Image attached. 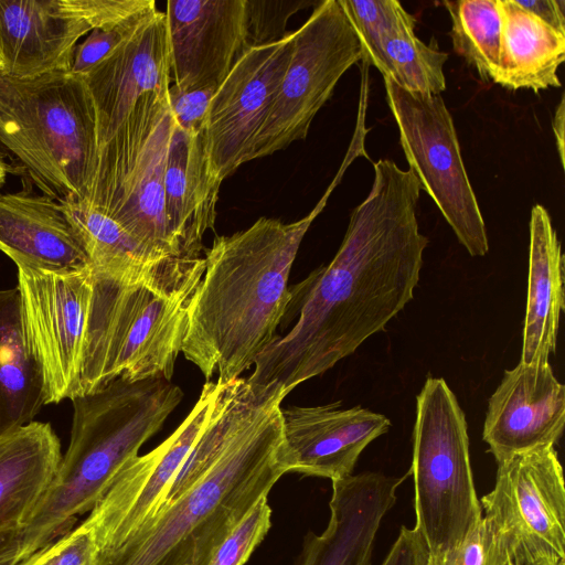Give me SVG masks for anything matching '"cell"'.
I'll return each instance as SVG.
<instances>
[{"label":"cell","mask_w":565,"mask_h":565,"mask_svg":"<svg viewBox=\"0 0 565 565\" xmlns=\"http://www.w3.org/2000/svg\"><path fill=\"white\" fill-rule=\"evenodd\" d=\"M511 565H513V564H511Z\"/></svg>","instance_id":"7bdbcfd3"},{"label":"cell","mask_w":565,"mask_h":565,"mask_svg":"<svg viewBox=\"0 0 565 565\" xmlns=\"http://www.w3.org/2000/svg\"><path fill=\"white\" fill-rule=\"evenodd\" d=\"M50 423L35 422L0 435V531L30 521L62 459Z\"/></svg>","instance_id":"cb8c5ba5"},{"label":"cell","mask_w":565,"mask_h":565,"mask_svg":"<svg viewBox=\"0 0 565 565\" xmlns=\"http://www.w3.org/2000/svg\"><path fill=\"white\" fill-rule=\"evenodd\" d=\"M428 557L419 532L415 527L402 526L381 565H427Z\"/></svg>","instance_id":"8d00e7d4"},{"label":"cell","mask_w":565,"mask_h":565,"mask_svg":"<svg viewBox=\"0 0 565 565\" xmlns=\"http://www.w3.org/2000/svg\"><path fill=\"white\" fill-rule=\"evenodd\" d=\"M0 250L17 267L72 271L90 266L64 204L26 188L0 194Z\"/></svg>","instance_id":"7402d4cb"},{"label":"cell","mask_w":565,"mask_h":565,"mask_svg":"<svg viewBox=\"0 0 565 565\" xmlns=\"http://www.w3.org/2000/svg\"><path fill=\"white\" fill-rule=\"evenodd\" d=\"M270 526L271 508L264 495L222 541L209 565H245Z\"/></svg>","instance_id":"d6a6232c"},{"label":"cell","mask_w":565,"mask_h":565,"mask_svg":"<svg viewBox=\"0 0 565 565\" xmlns=\"http://www.w3.org/2000/svg\"><path fill=\"white\" fill-rule=\"evenodd\" d=\"M329 195L296 222L260 217L246 230L215 236L205 249L181 352L206 381L215 373L222 383L242 377L278 337L294 297L292 264Z\"/></svg>","instance_id":"7a4b0ae2"},{"label":"cell","mask_w":565,"mask_h":565,"mask_svg":"<svg viewBox=\"0 0 565 565\" xmlns=\"http://www.w3.org/2000/svg\"><path fill=\"white\" fill-rule=\"evenodd\" d=\"M221 183L210 167L204 131H186L173 120L164 172V212L177 257H203L202 241L205 232L214 228Z\"/></svg>","instance_id":"44dd1931"},{"label":"cell","mask_w":565,"mask_h":565,"mask_svg":"<svg viewBox=\"0 0 565 565\" xmlns=\"http://www.w3.org/2000/svg\"><path fill=\"white\" fill-rule=\"evenodd\" d=\"M451 20L454 51L482 81H494L500 67L502 22L499 0L443 1Z\"/></svg>","instance_id":"83f0119b"},{"label":"cell","mask_w":565,"mask_h":565,"mask_svg":"<svg viewBox=\"0 0 565 565\" xmlns=\"http://www.w3.org/2000/svg\"><path fill=\"white\" fill-rule=\"evenodd\" d=\"M415 529L430 556L459 544L482 518L468 425L448 384L427 377L416 397L412 463Z\"/></svg>","instance_id":"52a82bcc"},{"label":"cell","mask_w":565,"mask_h":565,"mask_svg":"<svg viewBox=\"0 0 565 565\" xmlns=\"http://www.w3.org/2000/svg\"><path fill=\"white\" fill-rule=\"evenodd\" d=\"M362 45V62L382 72L381 44L383 39L397 30L414 28L416 19L396 0H340Z\"/></svg>","instance_id":"f546056e"},{"label":"cell","mask_w":565,"mask_h":565,"mask_svg":"<svg viewBox=\"0 0 565 565\" xmlns=\"http://www.w3.org/2000/svg\"><path fill=\"white\" fill-rule=\"evenodd\" d=\"M92 94L99 147L108 141L145 94L168 93L171 56L166 13H150L84 75Z\"/></svg>","instance_id":"d6986e66"},{"label":"cell","mask_w":565,"mask_h":565,"mask_svg":"<svg viewBox=\"0 0 565 565\" xmlns=\"http://www.w3.org/2000/svg\"><path fill=\"white\" fill-rule=\"evenodd\" d=\"M373 167L371 191L333 259L292 287L298 320L257 358L252 385L287 396L383 331L413 299L428 243L416 216L420 185L392 160Z\"/></svg>","instance_id":"6da1fadb"},{"label":"cell","mask_w":565,"mask_h":565,"mask_svg":"<svg viewBox=\"0 0 565 565\" xmlns=\"http://www.w3.org/2000/svg\"><path fill=\"white\" fill-rule=\"evenodd\" d=\"M407 477L366 471L331 481L328 524L307 533L295 565H372L380 527Z\"/></svg>","instance_id":"ffe728a7"},{"label":"cell","mask_w":565,"mask_h":565,"mask_svg":"<svg viewBox=\"0 0 565 565\" xmlns=\"http://www.w3.org/2000/svg\"><path fill=\"white\" fill-rule=\"evenodd\" d=\"M276 390L239 379L234 425L211 468L96 565H209L249 509L288 472Z\"/></svg>","instance_id":"3957f363"},{"label":"cell","mask_w":565,"mask_h":565,"mask_svg":"<svg viewBox=\"0 0 565 565\" xmlns=\"http://www.w3.org/2000/svg\"><path fill=\"white\" fill-rule=\"evenodd\" d=\"M93 284L90 266L72 271L18 267L25 341L41 369L46 404L81 395Z\"/></svg>","instance_id":"7c38bea8"},{"label":"cell","mask_w":565,"mask_h":565,"mask_svg":"<svg viewBox=\"0 0 565 565\" xmlns=\"http://www.w3.org/2000/svg\"><path fill=\"white\" fill-rule=\"evenodd\" d=\"M480 504L513 565H565V484L554 446L498 462Z\"/></svg>","instance_id":"8fae6325"},{"label":"cell","mask_w":565,"mask_h":565,"mask_svg":"<svg viewBox=\"0 0 565 565\" xmlns=\"http://www.w3.org/2000/svg\"><path fill=\"white\" fill-rule=\"evenodd\" d=\"M22 531H0V565H17L20 562Z\"/></svg>","instance_id":"f35d334b"},{"label":"cell","mask_w":565,"mask_h":565,"mask_svg":"<svg viewBox=\"0 0 565 565\" xmlns=\"http://www.w3.org/2000/svg\"><path fill=\"white\" fill-rule=\"evenodd\" d=\"M382 75L399 87L416 93L440 95L446 89L444 65L448 54L436 43L427 44L405 28L387 34L381 44Z\"/></svg>","instance_id":"f1b7e54d"},{"label":"cell","mask_w":565,"mask_h":565,"mask_svg":"<svg viewBox=\"0 0 565 565\" xmlns=\"http://www.w3.org/2000/svg\"><path fill=\"white\" fill-rule=\"evenodd\" d=\"M96 557L94 535L82 523L17 565H96Z\"/></svg>","instance_id":"836d02e7"},{"label":"cell","mask_w":565,"mask_h":565,"mask_svg":"<svg viewBox=\"0 0 565 565\" xmlns=\"http://www.w3.org/2000/svg\"><path fill=\"white\" fill-rule=\"evenodd\" d=\"M515 2L554 30L565 34L564 0H515Z\"/></svg>","instance_id":"74e56055"},{"label":"cell","mask_w":565,"mask_h":565,"mask_svg":"<svg viewBox=\"0 0 565 565\" xmlns=\"http://www.w3.org/2000/svg\"><path fill=\"white\" fill-rule=\"evenodd\" d=\"M505 544L493 524L482 515L455 547L428 557L427 565H511Z\"/></svg>","instance_id":"1f68e13d"},{"label":"cell","mask_w":565,"mask_h":565,"mask_svg":"<svg viewBox=\"0 0 565 565\" xmlns=\"http://www.w3.org/2000/svg\"><path fill=\"white\" fill-rule=\"evenodd\" d=\"M565 308L564 255L547 210L535 204L530 217L526 309L521 363L545 364L556 350Z\"/></svg>","instance_id":"603a6c76"},{"label":"cell","mask_w":565,"mask_h":565,"mask_svg":"<svg viewBox=\"0 0 565 565\" xmlns=\"http://www.w3.org/2000/svg\"><path fill=\"white\" fill-rule=\"evenodd\" d=\"M399 143L424 190L471 256L489 250L486 224L469 181L452 117L440 95L406 90L384 78Z\"/></svg>","instance_id":"30bf717a"},{"label":"cell","mask_w":565,"mask_h":565,"mask_svg":"<svg viewBox=\"0 0 565 565\" xmlns=\"http://www.w3.org/2000/svg\"><path fill=\"white\" fill-rule=\"evenodd\" d=\"M0 146L58 203L85 198L98 160L95 104L83 75L0 76Z\"/></svg>","instance_id":"8992f818"},{"label":"cell","mask_w":565,"mask_h":565,"mask_svg":"<svg viewBox=\"0 0 565 565\" xmlns=\"http://www.w3.org/2000/svg\"><path fill=\"white\" fill-rule=\"evenodd\" d=\"M204 271V256L143 279H119L93 270L81 395L119 377L172 381L190 306Z\"/></svg>","instance_id":"5b68a950"},{"label":"cell","mask_w":565,"mask_h":565,"mask_svg":"<svg viewBox=\"0 0 565 565\" xmlns=\"http://www.w3.org/2000/svg\"><path fill=\"white\" fill-rule=\"evenodd\" d=\"M564 124H565V98L562 95V98L558 103V106L555 109V115L553 118V132L556 140V148L559 157V161L562 167L564 168Z\"/></svg>","instance_id":"ab89813d"},{"label":"cell","mask_w":565,"mask_h":565,"mask_svg":"<svg viewBox=\"0 0 565 565\" xmlns=\"http://www.w3.org/2000/svg\"><path fill=\"white\" fill-rule=\"evenodd\" d=\"M221 386V382L206 381L178 428L154 449L134 457L117 472L83 521L94 535L97 552L119 545L157 513L167 489L205 427Z\"/></svg>","instance_id":"5bb4252c"},{"label":"cell","mask_w":565,"mask_h":565,"mask_svg":"<svg viewBox=\"0 0 565 565\" xmlns=\"http://www.w3.org/2000/svg\"><path fill=\"white\" fill-rule=\"evenodd\" d=\"M499 6L502 42L493 83L534 93L561 87L557 71L565 60V34L522 9L515 0H499Z\"/></svg>","instance_id":"d4e9b609"},{"label":"cell","mask_w":565,"mask_h":565,"mask_svg":"<svg viewBox=\"0 0 565 565\" xmlns=\"http://www.w3.org/2000/svg\"><path fill=\"white\" fill-rule=\"evenodd\" d=\"M3 73H4V60H3L2 49H1V44H0V76L3 75Z\"/></svg>","instance_id":"b9f144b4"},{"label":"cell","mask_w":565,"mask_h":565,"mask_svg":"<svg viewBox=\"0 0 565 565\" xmlns=\"http://www.w3.org/2000/svg\"><path fill=\"white\" fill-rule=\"evenodd\" d=\"M341 401L319 406L281 407L284 459L288 472L343 479L353 475L362 451L386 434L391 420Z\"/></svg>","instance_id":"2e32d148"},{"label":"cell","mask_w":565,"mask_h":565,"mask_svg":"<svg viewBox=\"0 0 565 565\" xmlns=\"http://www.w3.org/2000/svg\"><path fill=\"white\" fill-rule=\"evenodd\" d=\"M44 405V380L25 341L20 290L0 289V435L32 423Z\"/></svg>","instance_id":"484cf974"},{"label":"cell","mask_w":565,"mask_h":565,"mask_svg":"<svg viewBox=\"0 0 565 565\" xmlns=\"http://www.w3.org/2000/svg\"><path fill=\"white\" fill-rule=\"evenodd\" d=\"M164 13L173 85L217 88L247 50L244 0H169Z\"/></svg>","instance_id":"e0dca14e"},{"label":"cell","mask_w":565,"mask_h":565,"mask_svg":"<svg viewBox=\"0 0 565 565\" xmlns=\"http://www.w3.org/2000/svg\"><path fill=\"white\" fill-rule=\"evenodd\" d=\"M64 206L81 237L89 265L97 274L128 280L143 279L188 259L153 249L84 202H68Z\"/></svg>","instance_id":"4316f807"},{"label":"cell","mask_w":565,"mask_h":565,"mask_svg":"<svg viewBox=\"0 0 565 565\" xmlns=\"http://www.w3.org/2000/svg\"><path fill=\"white\" fill-rule=\"evenodd\" d=\"M362 58L360 35L341 1H319L295 31L292 54L257 136L253 160L306 139L339 79Z\"/></svg>","instance_id":"9c48e42d"},{"label":"cell","mask_w":565,"mask_h":565,"mask_svg":"<svg viewBox=\"0 0 565 565\" xmlns=\"http://www.w3.org/2000/svg\"><path fill=\"white\" fill-rule=\"evenodd\" d=\"M7 172L8 164L6 163L3 156L0 153V186H2L6 181Z\"/></svg>","instance_id":"60d3db41"},{"label":"cell","mask_w":565,"mask_h":565,"mask_svg":"<svg viewBox=\"0 0 565 565\" xmlns=\"http://www.w3.org/2000/svg\"><path fill=\"white\" fill-rule=\"evenodd\" d=\"M216 89L207 87L182 92L170 85L168 97L174 122L190 132L204 131L209 105Z\"/></svg>","instance_id":"d590c367"},{"label":"cell","mask_w":565,"mask_h":565,"mask_svg":"<svg viewBox=\"0 0 565 565\" xmlns=\"http://www.w3.org/2000/svg\"><path fill=\"white\" fill-rule=\"evenodd\" d=\"M295 31L282 40L247 49L215 90L204 141L213 174L223 181L253 160L259 130L289 64Z\"/></svg>","instance_id":"9a60e30c"},{"label":"cell","mask_w":565,"mask_h":565,"mask_svg":"<svg viewBox=\"0 0 565 565\" xmlns=\"http://www.w3.org/2000/svg\"><path fill=\"white\" fill-rule=\"evenodd\" d=\"M565 423V387L550 363H519L505 370L488 401L482 439L497 463L545 446H555Z\"/></svg>","instance_id":"ac0fdd59"},{"label":"cell","mask_w":565,"mask_h":565,"mask_svg":"<svg viewBox=\"0 0 565 565\" xmlns=\"http://www.w3.org/2000/svg\"><path fill=\"white\" fill-rule=\"evenodd\" d=\"M142 0H0L3 75L70 72L77 41L145 10Z\"/></svg>","instance_id":"4fadbf2b"},{"label":"cell","mask_w":565,"mask_h":565,"mask_svg":"<svg viewBox=\"0 0 565 565\" xmlns=\"http://www.w3.org/2000/svg\"><path fill=\"white\" fill-rule=\"evenodd\" d=\"M173 118L168 93H147L99 147L93 180L79 201L171 257L164 212V172ZM179 258V257H177Z\"/></svg>","instance_id":"ba28073f"},{"label":"cell","mask_w":565,"mask_h":565,"mask_svg":"<svg viewBox=\"0 0 565 565\" xmlns=\"http://www.w3.org/2000/svg\"><path fill=\"white\" fill-rule=\"evenodd\" d=\"M308 0H244V32L247 49L278 42L287 36V22L296 12L317 6Z\"/></svg>","instance_id":"4dcf8cb0"},{"label":"cell","mask_w":565,"mask_h":565,"mask_svg":"<svg viewBox=\"0 0 565 565\" xmlns=\"http://www.w3.org/2000/svg\"><path fill=\"white\" fill-rule=\"evenodd\" d=\"M182 398V390L171 381L120 377L73 398L70 444L22 531L20 561L72 530L77 515L89 513Z\"/></svg>","instance_id":"277c9868"},{"label":"cell","mask_w":565,"mask_h":565,"mask_svg":"<svg viewBox=\"0 0 565 565\" xmlns=\"http://www.w3.org/2000/svg\"><path fill=\"white\" fill-rule=\"evenodd\" d=\"M154 10L138 14L130 20L109 28H98L89 32L84 42L77 44L70 72L84 75L113 50H115Z\"/></svg>","instance_id":"e575fe53"}]
</instances>
